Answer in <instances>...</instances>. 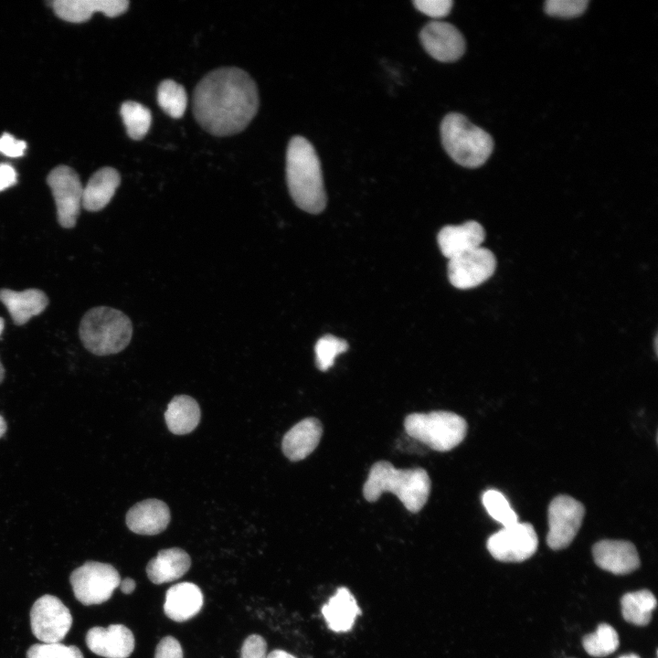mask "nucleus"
I'll use <instances>...</instances> for the list:
<instances>
[{
	"instance_id": "58836bf2",
	"label": "nucleus",
	"mask_w": 658,
	"mask_h": 658,
	"mask_svg": "<svg viewBox=\"0 0 658 658\" xmlns=\"http://www.w3.org/2000/svg\"><path fill=\"white\" fill-rule=\"evenodd\" d=\"M135 586V581L130 578H126L123 580H121L119 584L121 590L125 594L132 593L134 590Z\"/></svg>"
},
{
	"instance_id": "7c9ffc66",
	"label": "nucleus",
	"mask_w": 658,
	"mask_h": 658,
	"mask_svg": "<svg viewBox=\"0 0 658 658\" xmlns=\"http://www.w3.org/2000/svg\"><path fill=\"white\" fill-rule=\"evenodd\" d=\"M348 348L345 340L340 339L332 334L322 336L315 345V364L321 371L328 370L334 362L336 356Z\"/></svg>"
},
{
	"instance_id": "bb28decb",
	"label": "nucleus",
	"mask_w": 658,
	"mask_h": 658,
	"mask_svg": "<svg viewBox=\"0 0 658 658\" xmlns=\"http://www.w3.org/2000/svg\"><path fill=\"white\" fill-rule=\"evenodd\" d=\"M120 114L130 138L142 140L146 135L152 123V114L147 107L127 101L122 104Z\"/></svg>"
},
{
	"instance_id": "2f4dec72",
	"label": "nucleus",
	"mask_w": 658,
	"mask_h": 658,
	"mask_svg": "<svg viewBox=\"0 0 658 658\" xmlns=\"http://www.w3.org/2000/svg\"><path fill=\"white\" fill-rule=\"evenodd\" d=\"M27 658H84L80 650L59 642L36 643L27 652Z\"/></svg>"
},
{
	"instance_id": "20e7f679",
	"label": "nucleus",
	"mask_w": 658,
	"mask_h": 658,
	"mask_svg": "<svg viewBox=\"0 0 658 658\" xmlns=\"http://www.w3.org/2000/svg\"><path fill=\"white\" fill-rule=\"evenodd\" d=\"M79 332L88 351L97 356H108L127 347L133 335V324L122 312L108 306H98L84 314Z\"/></svg>"
},
{
	"instance_id": "1a4fd4ad",
	"label": "nucleus",
	"mask_w": 658,
	"mask_h": 658,
	"mask_svg": "<svg viewBox=\"0 0 658 658\" xmlns=\"http://www.w3.org/2000/svg\"><path fill=\"white\" fill-rule=\"evenodd\" d=\"M47 183L55 200L58 223L63 228H73L80 215L83 193L78 174L69 166L58 165L48 174Z\"/></svg>"
},
{
	"instance_id": "4468645a",
	"label": "nucleus",
	"mask_w": 658,
	"mask_h": 658,
	"mask_svg": "<svg viewBox=\"0 0 658 658\" xmlns=\"http://www.w3.org/2000/svg\"><path fill=\"white\" fill-rule=\"evenodd\" d=\"M89 649L105 658H127L134 649L133 632L122 624L93 627L86 635Z\"/></svg>"
},
{
	"instance_id": "c756f323",
	"label": "nucleus",
	"mask_w": 658,
	"mask_h": 658,
	"mask_svg": "<svg viewBox=\"0 0 658 658\" xmlns=\"http://www.w3.org/2000/svg\"><path fill=\"white\" fill-rule=\"evenodd\" d=\"M482 500L488 514L504 527L518 522L515 512L501 492L494 489L487 490L483 494Z\"/></svg>"
},
{
	"instance_id": "f257e3e1",
	"label": "nucleus",
	"mask_w": 658,
	"mask_h": 658,
	"mask_svg": "<svg viewBox=\"0 0 658 658\" xmlns=\"http://www.w3.org/2000/svg\"><path fill=\"white\" fill-rule=\"evenodd\" d=\"M260 104L254 80L237 67L208 72L193 92V113L199 125L215 136L242 132L256 115Z\"/></svg>"
},
{
	"instance_id": "cd10ccee",
	"label": "nucleus",
	"mask_w": 658,
	"mask_h": 658,
	"mask_svg": "<svg viewBox=\"0 0 658 658\" xmlns=\"http://www.w3.org/2000/svg\"><path fill=\"white\" fill-rule=\"evenodd\" d=\"M157 102L170 117H182L187 106L185 88L173 80H163L157 88Z\"/></svg>"
},
{
	"instance_id": "a878e982",
	"label": "nucleus",
	"mask_w": 658,
	"mask_h": 658,
	"mask_svg": "<svg viewBox=\"0 0 658 658\" xmlns=\"http://www.w3.org/2000/svg\"><path fill=\"white\" fill-rule=\"evenodd\" d=\"M621 611L624 620L638 626H644L652 619L656 607V599L648 589L625 594L621 600Z\"/></svg>"
},
{
	"instance_id": "b1692460",
	"label": "nucleus",
	"mask_w": 658,
	"mask_h": 658,
	"mask_svg": "<svg viewBox=\"0 0 658 658\" xmlns=\"http://www.w3.org/2000/svg\"><path fill=\"white\" fill-rule=\"evenodd\" d=\"M322 613L332 631L345 632L352 629L360 609L350 590L341 587L323 606Z\"/></svg>"
},
{
	"instance_id": "473e14b6",
	"label": "nucleus",
	"mask_w": 658,
	"mask_h": 658,
	"mask_svg": "<svg viewBox=\"0 0 658 658\" xmlns=\"http://www.w3.org/2000/svg\"><path fill=\"white\" fill-rule=\"evenodd\" d=\"M588 4V0H547L544 9L550 16L573 18L583 14Z\"/></svg>"
},
{
	"instance_id": "9b49d317",
	"label": "nucleus",
	"mask_w": 658,
	"mask_h": 658,
	"mask_svg": "<svg viewBox=\"0 0 658 658\" xmlns=\"http://www.w3.org/2000/svg\"><path fill=\"white\" fill-rule=\"evenodd\" d=\"M537 544L533 525L516 522L492 535L487 540V548L499 561L521 562L535 554Z\"/></svg>"
},
{
	"instance_id": "c85d7f7f",
	"label": "nucleus",
	"mask_w": 658,
	"mask_h": 658,
	"mask_svg": "<svg viewBox=\"0 0 658 658\" xmlns=\"http://www.w3.org/2000/svg\"><path fill=\"white\" fill-rule=\"evenodd\" d=\"M585 651L593 657H604L614 653L619 647V636L616 630L601 623L593 633L584 636L582 640Z\"/></svg>"
},
{
	"instance_id": "79ce46f5",
	"label": "nucleus",
	"mask_w": 658,
	"mask_h": 658,
	"mask_svg": "<svg viewBox=\"0 0 658 658\" xmlns=\"http://www.w3.org/2000/svg\"><path fill=\"white\" fill-rule=\"evenodd\" d=\"M619 658H640V657H639L637 654L630 653V654L622 655V656H621V657H619Z\"/></svg>"
},
{
	"instance_id": "ea45409f",
	"label": "nucleus",
	"mask_w": 658,
	"mask_h": 658,
	"mask_svg": "<svg viewBox=\"0 0 658 658\" xmlns=\"http://www.w3.org/2000/svg\"><path fill=\"white\" fill-rule=\"evenodd\" d=\"M266 658H296V657L285 651H282V650H273L269 654H267Z\"/></svg>"
},
{
	"instance_id": "412c9836",
	"label": "nucleus",
	"mask_w": 658,
	"mask_h": 658,
	"mask_svg": "<svg viewBox=\"0 0 658 658\" xmlns=\"http://www.w3.org/2000/svg\"><path fill=\"white\" fill-rule=\"evenodd\" d=\"M0 301L8 310L15 324H25L33 316L38 315L48 304L46 293L38 289L16 292L0 290Z\"/></svg>"
},
{
	"instance_id": "9d476101",
	"label": "nucleus",
	"mask_w": 658,
	"mask_h": 658,
	"mask_svg": "<svg viewBox=\"0 0 658 658\" xmlns=\"http://www.w3.org/2000/svg\"><path fill=\"white\" fill-rule=\"evenodd\" d=\"M584 515L583 504L573 497H555L548 507V547L554 550L568 547L581 526Z\"/></svg>"
},
{
	"instance_id": "4c0bfd02",
	"label": "nucleus",
	"mask_w": 658,
	"mask_h": 658,
	"mask_svg": "<svg viewBox=\"0 0 658 658\" xmlns=\"http://www.w3.org/2000/svg\"><path fill=\"white\" fill-rule=\"evenodd\" d=\"M16 172L11 164H0V191L13 186L16 183Z\"/></svg>"
},
{
	"instance_id": "ddd939ff",
	"label": "nucleus",
	"mask_w": 658,
	"mask_h": 658,
	"mask_svg": "<svg viewBox=\"0 0 658 658\" xmlns=\"http://www.w3.org/2000/svg\"><path fill=\"white\" fill-rule=\"evenodd\" d=\"M420 42L433 58L440 62H454L465 52V39L453 25L432 21L419 33Z\"/></svg>"
},
{
	"instance_id": "aec40b11",
	"label": "nucleus",
	"mask_w": 658,
	"mask_h": 658,
	"mask_svg": "<svg viewBox=\"0 0 658 658\" xmlns=\"http://www.w3.org/2000/svg\"><path fill=\"white\" fill-rule=\"evenodd\" d=\"M203 602V594L198 586L191 582H182L172 586L166 591L164 610L169 619L185 621L200 611Z\"/></svg>"
},
{
	"instance_id": "37998d69",
	"label": "nucleus",
	"mask_w": 658,
	"mask_h": 658,
	"mask_svg": "<svg viewBox=\"0 0 658 658\" xmlns=\"http://www.w3.org/2000/svg\"><path fill=\"white\" fill-rule=\"evenodd\" d=\"M4 376H5V370H4V367H3V366H2V364H1V362H0V383H1L2 380L4 379Z\"/></svg>"
},
{
	"instance_id": "6ab92c4d",
	"label": "nucleus",
	"mask_w": 658,
	"mask_h": 658,
	"mask_svg": "<svg viewBox=\"0 0 658 658\" xmlns=\"http://www.w3.org/2000/svg\"><path fill=\"white\" fill-rule=\"evenodd\" d=\"M322 434L323 427L317 419H304L286 432L281 442L282 451L289 460L301 461L315 450Z\"/></svg>"
},
{
	"instance_id": "0eeeda50",
	"label": "nucleus",
	"mask_w": 658,
	"mask_h": 658,
	"mask_svg": "<svg viewBox=\"0 0 658 658\" xmlns=\"http://www.w3.org/2000/svg\"><path fill=\"white\" fill-rule=\"evenodd\" d=\"M75 598L83 605L108 600L121 582L118 571L110 564L88 561L69 577Z\"/></svg>"
},
{
	"instance_id": "c03bdc74",
	"label": "nucleus",
	"mask_w": 658,
	"mask_h": 658,
	"mask_svg": "<svg viewBox=\"0 0 658 658\" xmlns=\"http://www.w3.org/2000/svg\"><path fill=\"white\" fill-rule=\"evenodd\" d=\"M4 326H5L4 319L2 317H0V335L4 330Z\"/></svg>"
},
{
	"instance_id": "f3484780",
	"label": "nucleus",
	"mask_w": 658,
	"mask_h": 658,
	"mask_svg": "<svg viewBox=\"0 0 658 658\" xmlns=\"http://www.w3.org/2000/svg\"><path fill=\"white\" fill-rule=\"evenodd\" d=\"M129 4L128 0H56L52 2V7L59 18L80 23L96 12L109 17L118 16L128 9Z\"/></svg>"
},
{
	"instance_id": "7ed1b4c3",
	"label": "nucleus",
	"mask_w": 658,
	"mask_h": 658,
	"mask_svg": "<svg viewBox=\"0 0 658 658\" xmlns=\"http://www.w3.org/2000/svg\"><path fill=\"white\" fill-rule=\"evenodd\" d=\"M385 492L396 494L407 510L417 513L429 498L430 480L422 468L400 470L380 461L371 467L363 494L368 502H375Z\"/></svg>"
},
{
	"instance_id": "2eb2a0df",
	"label": "nucleus",
	"mask_w": 658,
	"mask_h": 658,
	"mask_svg": "<svg viewBox=\"0 0 658 658\" xmlns=\"http://www.w3.org/2000/svg\"><path fill=\"white\" fill-rule=\"evenodd\" d=\"M592 553L600 568L616 575L629 574L640 566L636 547L629 541L601 540L593 546Z\"/></svg>"
},
{
	"instance_id": "393cba45",
	"label": "nucleus",
	"mask_w": 658,
	"mask_h": 658,
	"mask_svg": "<svg viewBox=\"0 0 658 658\" xmlns=\"http://www.w3.org/2000/svg\"><path fill=\"white\" fill-rule=\"evenodd\" d=\"M200 416L197 402L187 395L173 398L164 412L167 428L176 435L187 434L194 430L199 423Z\"/></svg>"
},
{
	"instance_id": "6e6552de",
	"label": "nucleus",
	"mask_w": 658,
	"mask_h": 658,
	"mask_svg": "<svg viewBox=\"0 0 658 658\" xmlns=\"http://www.w3.org/2000/svg\"><path fill=\"white\" fill-rule=\"evenodd\" d=\"M71 625V613L58 598L46 594L34 602L30 610V626L34 636L40 642H59Z\"/></svg>"
},
{
	"instance_id": "4be33fe9",
	"label": "nucleus",
	"mask_w": 658,
	"mask_h": 658,
	"mask_svg": "<svg viewBox=\"0 0 658 658\" xmlns=\"http://www.w3.org/2000/svg\"><path fill=\"white\" fill-rule=\"evenodd\" d=\"M120 184L117 170L108 166L99 169L83 187L81 207L91 212L101 210L110 203Z\"/></svg>"
},
{
	"instance_id": "423d86ee",
	"label": "nucleus",
	"mask_w": 658,
	"mask_h": 658,
	"mask_svg": "<svg viewBox=\"0 0 658 658\" xmlns=\"http://www.w3.org/2000/svg\"><path fill=\"white\" fill-rule=\"evenodd\" d=\"M408 435L438 451H447L460 444L467 432L465 419L452 412L412 413L406 417Z\"/></svg>"
},
{
	"instance_id": "5701e85b",
	"label": "nucleus",
	"mask_w": 658,
	"mask_h": 658,
	"mask_svg": "<svg viewBox=\"0 0 658 658\" xmlns=\"http://www.w3.org/2000/svg\"><path fill=\"white\" fill-rule=\"evenodd\" d=\"M191 566L189 555L183 549H162L146 567L149 579L154 584L174 581L185 575Z\"/></svg>"
},
{
	"instance_id": "a19ab883",
	"label": "nucleus",
	"mask_w": 658,
	"mask_h": 658,
	"mask_svg": "<svg viewBox=\"0 0 658 658\" xmlns=\"http://www.w3.org/2000/svg\"><path fill=\"white\" fill-rule=\"evenodd\" d=\"M6 430V424L5 419L0 416V438L4 435Z\"/></svg>"
},
{
	"instance_id": "f8f14e48",
	"label": "nucleus",
	"mask_w": 658,
	"mask_h": 658,
	"mask_svg": "<svg viewBox=\"0 0 658 658\" xmlns=\"http://www.w3.org/2000/svg\"><path fill=\"white\" fill-rule=\"evenodd\" d=\"M496 269L494 253L479 247L449 260L448 277L454 287L461 290L479 286L492 277Z\"/></svg>"
},
{
	"instance_id": "e433bc0d",
	"label": "nucleus",
	"mask_w": 658,
	"mask_h": 658,
	"mask_svg": "<svg viewBox=\"0 0 658 658\" xmlns=\"http://www.w3.org/2000/svg\"><path fill=\"white\" fill-rule=\"evenodd\" d=\"M27 148L25 141L17 140L10 133L0 136V153L8 157H20Z\"/></svg>"
},
{
	"instance_id": "f704fd0d",
	"label": "nucleus",
	"mask_w": 658,
	"mask_h": 658,
	"mask_svg": "<svg viewBox=\"0 0 658 658\" xmlns=\"http://www.w3.org/2000/svg\"><path fill=\"white\" fill-rule=\"evenodd\" d=\"M267 643L258 635H249L243 642L240 658H266Z\"/></svg>"
},
{
	"instance_id": "c9c22d12",
	"label": "nucleus",
	"mask_w": 658,
	"mask_h": 658,
	"mask_svg": "<svg viewBox=\"0 0 658 658\" xmlns=\"http://www.w3.org/2000/svg\"><path fill=\"white\" fill-rule=\"evenodd\" d=\"M154 658H183L179 642L172 636H165L157 644Z\"/></svg>"
},
{
	"instance_id": "dca6fc26",
	"label": "nucleus",
	"mask_w": 658,
	"mask_h": 658,
	"mask_svg": "<svg viewBox=\"0 0 658 658\" xmlns=\"http://www.w3.org/2000/svg\"><path fill=\"white\" fill-rule=\"evenodd\" d=\"M485 238L483 227L474 220L443 227L438 234L441 253L450 259L482 247Z\"/></svg>"
},
{
	"instance_id": "72a5a7b5",
	"label": "nucleus",
	"mask_w": 658,
	"mask_h": 658,
	"mask_svg": "<svg viewBox=\"0 0 658 658\" xmlns=\"http://www.w3.org/2000/svg\"><path fill=\"white\" fill-rule=\"evenodd\" d=\"M415 7L424 15L433 18H441L451 12L453 2L451 0H415Z\"/></svg>"
},
{
	"instance_id": "39448f33",
	"label": "nucleus",
	"mask_w": 658,
	"mask_h": 658,
	"mask_svg": "<svg viewBox=\"0 0 658 658\" xmlns=\"http://www.w3.org/2000/svg\"><path fill=\"white\" fill-rule=\"evenodd\" d=\"M440 137L449 156L468 168L483 165L494 149L492 136L461 113L451 112L443 118Z\"/></svg>"
},
{
	"instance_id": "f03ea898",
	"label": "nucleus",
	"mask_w": 658,
	"mask_h": 658,
	"mask_svg": "<svg viewBox=\"0 0 658 658\" xmlns=\"http://www.w3.org/2000/svg\"><path fill=\"white\" fill-rule=\"evenodd\" d=\"M286 181L298 207L311 214L324 209L326 194L320 160L313 144L302 136H294L288 143Z\"/></svg>"
},
{
	"instance_id": "a211bd4d",
	"label": "nucleus",
	"mask_w": 658,
	"mask_h": 658,
	"mask_svg": "<svg viewBox=\"0 0 658 658\" xmlns=\"http://www.w3.org/2000/svg\"><path fill=\"white\" fill-rule=\"evenodd\" d=\"M169 522V508L164 502L158 499L137 503L126 515L128 528L139 535H157L167 527Z\"/></svg>"
}]
</instances>
